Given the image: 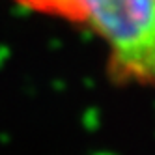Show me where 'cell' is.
<instances>
[{
    "mask_svg": "<svg viewBox=\"0 0 155 155\" xmlns=\"http://www.w3.org/2000/svg\"><path fill=\"white\" fill-rule=\"evenodd\" d=\"M47 17L81 25L101 39L116 79L155 84V0H15Z\"/></svg>",
    "mask_w": 155,
    "mask_h": 155,
    "instance_id": "cell-1",
    "label": "cell"
}]
</instances>
